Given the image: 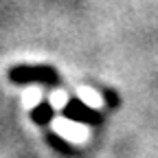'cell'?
<instances>
[{
	"label": "cell",
	"mask_w": 158,
	"mask_h": 158,
	"mask_svg": "<svg viewBox=\"0 0 158 158\" xmlns=\"http://www.w3.org/2000/svg\"><path fill=\"white\" fill-rule=\"evenodd\" d=\"M51 130L70 145H86L92 136V130L88 125L73 121V118H66V116H55L51 121Z\"/></svg>",
	"instance_id": "cell-1"
},
{
	"label": "cell",
	"mask_w": 158,
	"mask_h": 158,
	"mask_svg": "<svg viewBox=\"0 0 158 158\" xmlns=\"http://www.w3.org/2000/svg\"><path fill=\"white\" fill-rule=\"evenodd\" d=\"M77 97H79V101H81L84 106H88V108H92V110H101V108L106 106L103 97L99 94L94 88H90V86H79V88H77Z\"/></svg>",
	"instance_id": "cell-2"
},
{
	"label": "cell",
	"mask_w": 158,
	"mask_h": 158,
	"mask_svg": "<svg viewBox=\"0 0 158 158\" xmlns=\"http://www.w3.org/2000/svg\"><path fill=\"white\" fill-rule=\"evenodd\" d=\"M44 99V92H42V86H37V84H31L22 90V106L27 110H33L40 106V101Z\"/></svg>",
	"instance_id": "cell-3"
},
{
	"label": "cell",
	"mask_w": 158,
	"mask_h": 158,
	"mask_svg": "<svg viewBox=\"0 0 158 158\" xmlns=\"http://www.w3.org/2000/svg\"><path fill=\"white\" fill-rule=\"evenodd\" d=\"M68 92L62 90V88H57V90H51L48 92V106L55 110V112H62L66 106H68Z\"/></svg>",
	"instance_id": "cell-4"
}]
</instances>
